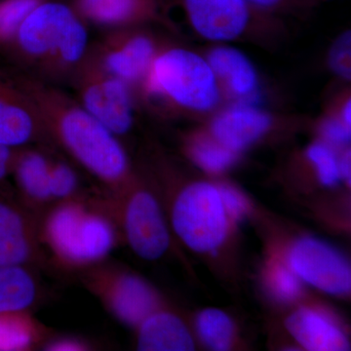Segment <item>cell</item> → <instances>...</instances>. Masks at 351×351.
Masks as SVG:
<instances>
[{"label":"cell","mask_w":351,"mask_h":351,"mask_svg":"<svg viewBox=\"0 0 351 351\" xmlns=\"http://www.w3.org/2000/svg\"><path fill=\"white\" fill-rule=\"evenodd\" d=\"M44 0H0V49H9L21 25Z\"/></svg>","instance_id":"cb8c5ba5"},{"label":"cell","mask_w":351,"mask_h":351,"mask_svg":"<svg viewBox=\"0 0 351 351\" xmlns=\"http://www.w3.org/2000/svg\"><path fill=\"white\" fill-rule=\"evenodd\" d=\"M191 29L213 43H230L262 25H271L274 14L265 12L246 0H182Z\"/></svg>","instance_id":"9c48e42d"},{"label":"cell","mask_w":351,"mask_h":351,"mask_svg":"<svg viewBox=\"0 0 351 351\" xmlns=\"http://www.w3.org/2000/svg\"><path fill=\"white\" fill-rule=\"evenodd\" d=\"M0 145L11 149L34 145L53 147L12 69H0Z\"/></svg>","instance_id":"4fadbf2b"},{"label":"cell","mask_w":351,"mask_h":351,"mask_svg":"<svg viewBox=\"0 0 351 351\" xmlns=\"http://www.w3.org/2000/svg\"><path fill=\"white\" fill-rule=\"evenodd\" d=\"M170 221L182 243L200 254L219 250L232 225L219 184L210 182H191L180 189L171 204Z\"/></svg>","instance_id":"8992f818"},{"label":"cell","mask_w":351,"mask_h":351,"mask_svg":"<svg viewBox=\"0 0 351 351\" xmlns=\"http://www.w3.org/2000/svg\"><path fill=\"white\" fill-rule=\"evenodd\" d=\"M31 101L51 145H57L114 195L135 177L120 138L85 110L73 95L19 69H12Z\"/></svg>","instance_id":"6da1fadb"},{"label":"cell","mask_w":351,"mask_h":351,"mask_svg":"<svg viewBox=\"0 0 351 351\" xmlns=\"http://www.w3.org/2000/svg\"><path fill=\"white\" fill-rule=\"evenodd\" d=\"M38 237L44 254L58 267L82 272L107 261L119 230L98 203L75 198L45 211L38 219Z\"/></svg>","instance_id":"3957f363"},{"label":"cell","mask_w":351,"mask_h":351,"mask_svg":"<svg viewBox=\"0 0 351 351\" xmlns=\"http://www.w3.org/2000/svg\"><path fill=\"white\" fill-rule=\"evenodd\" d=\"M40 338V329L27 311L0 313V351L29 350Z\"/></svg>","instance_id":"44dd1931"},{"label":"cell","mask_w":351,"mask_h":351,"mask_svg":"<svg viewBox=\"0 0 351 351\" xmlns=\"http://www.w3.org/2000/svg\"><path fill=\"white\" fill-rule=\"evenodd\" d=\"M96 202L110 215L138 257L154 262L169 250L170 232L160 202L135 177L119 193Z\"/></svg>","instance_id":"5b68a950"},{"label":"cell","mask_w":351,"mask_h":351,"mask_svg":"<svg viewBox=\"0 0 351 351\" xmlns=\"http://www.w3.org/2000/svg\"><path fill=\"white\" fill-rule=\"evenodd\" d=\"M318 1H319V0H318Z\"/></svg>","instance_id":"d590c367"},{"label":"cell","mask_w":351,"mask_h":351,"mask_svg":"<svg viewBox=\"0 0 351 351\" xmlns=\"http://www.w3.org/2000/svg\"><path fill=\"white\" fill-rule=\"evenodd\" d=\"M90 47L87 24L73 6L44 0L25 18L9 49L21 71L57 84L69 82Z\"/></svg>","instance_id":"7a4b0ae2"},{"label":"cell","mask_w":351,"mask_h":351,"mask_svg":"<svg viewBox=\"0 0 351 351\" xmlns=\"http://www.w3.org/2000/svg\"><path fill=\"white\" fill-rule=\"evenodd\" d=\"M286 263L301 280L322 292L335 295L350 294V263L323 240L314 237L295 240L289 249Z\"/></svg>","instance_id":"8fae6325"},{"label":"cell","mask_w":351,"mask_h":351,"mask_svg":"<svg viewBox=\"0 0 351 351\" xmlns=\"http://www.w3.org/2000/svg\"><path fill=\"white\" fill-rule=\"evenodd\" d=\"M44 350L50 351L86 350L88 346L80 339L64 338L50 341L45 346Z\"/></svg>","instance_id":"d6a6232c"},{"label":"cell","mask_w":351,"mask_h":351,"mask_svg":"<svg viewBox=\"0 0 351 351\" xmlns=\"http://www.w3.org/2000/svg\"><path fill=\"white\" fill-rule=\"evenodd\" d=\"M350 151L348 149L339 158V171L341 180H345L348 184H350Z\"/></svg>","instance_id":"836d02e7"},{"label":"cell","mask_w":351,"mask_h":351,"mask_svg":"<svg viewBox=\"0 0 351 351\" xmlns=\"http://www.w3.org/2000/svg\"><path fill=\"white\" fill-rule=\"evenodd\" d=\"M219 191L228 216L232 223H239L248 214L249 205L246 198L237 189L226 184H219Z\"/></svg>","instance_id":"4dcf8cb0"},{"label":"cell","mask_w":351,"mask_h":351,"mask_svg":"<svg viewBox=\"0 0 351 351\" xmlns=\"http://www.w3.org/2000/svg\"><path fill=\"white\" fill-rule=\"evenodd\" d=\"M38 294L32 267L0 265V313L27 311L38 301Z\"/></svg>","instance_id":"ffe728a7"},{"label":"cell","mask_w":351,"mask_h":351,"mask_svg":"<svg viewBox=\"0 0 351 351\" xmlns=\"http://www.w3.org/2000/svg\"><path fill=\"white\" fill-rule=\"evenodd\" d=\"M251 5L265 12L302 13L311 10L317 4L318 0H246Z\"/></svg>","instance_id":"f1b7e54d"},{"label":"cell","mask_w":351,"mask_h":351,"mask_svg":"<svg viewBox=\"0 0 351 351\" xmlns=\"http://www.w3.org/2000/svg\"><path fill=\"white\" fill-rule=\"evenodd\" d=\"M38 219L0 186V265L32 267L45 262Z\"/></svg>","instance_id":"7c38bea8"},{"label":"cell","mask_w":351,"mask_h":351,"mask_svg":"<svg viewBox=\"0 0 351 351\" xmlns=\"http://www.w3.org/2000/svg\"><path fill=\"white\" fill-rule=\"evenodd\" d=\"M86 24L107 29L141 27L162 21V0H73L71 4Z\"/></svg>","instance_id":"2e32d148"},{"label":"cell","mask_w":351,"mask_h":351,"mask_svg":"<svg viewBox=\"0 0 351 351\" xmlns=\"http://www.w3.org/2000/svg\"><path fill=\"white\" fill-rule=\"evenodd\" d=\"M34 145L16 149L11 177L17 188L18 197L36 215L56 204L51 181L49 147Z\"/></svg>","instance_id":"5bb4252c"},{"label":"cell","mask_w":351,"mask_h":351,"mask_svg":"<svg viewBox=\"0 0 351 351\" xmlns=\"http://www.w3.org/2000/svg\"><path fill=\"white\" fill-rule=\"evenodd\" d=\"M196 331L208 348L225 351L232 348L235 327L232 318L218 308L203 309L196 316Z\"/></svg>","instance_id":"7402d4cb"},{"label":"cell","mask_w":351,"mask_h":351,"mask_svg":"<svg viewBox=\"0 0 351 351\" xmlns=\"http://www.w3.org/2000/svg\"><path fill=\"white\" fill-rule=\"evenodd\" d=\"M269 284L271 292L281 301H294L301 295V279L287 263L276 262L270 267Z\"/></svg>","instance_id":"4316f807"},{"label":"cell","mask_w":351,"mask_h":351,"mask_svg":"<svg viewBox=\"0 0 351 351\" xmlns=\"http://www.w3.org/2000/svg\"><path fill=\"white\" fill-rule=\"evenodd\" d=\"M136 329L137 350L142 351L195 350V339L180 316L163 308L157 309Z\"/></svg>","instance_id":"d6986e66"},{"label":"cell","mask_w":351,"mask_h":351,"mask_svg":"<svg viewBox=\"0 0 351 351\" xmlns=\"http://www.w3.org/2000/svg\"><path fill=\"white\" fill-rule=\"evenodd\" d=\"M309 159L317 173L318 179L325 186H334L341 180L339 171V158L332 147L324 142L314 143L306 152Z\"/></svg>","instance_id":"484cf974"},{"label":"cell","mask_w":351,"mask_h":351,"mask_svg":"<svg viewBox=\"0 0 351 351\" xmlns=\"http://www.w3.org/2000/svg\"><path fill=\"white\" fill-rule=\"evenodd\" d=\"M274 119L253 103H235L212 120L210 136L239 154L257 143L271 128Z\"/></svg>","instance_id":"9a60e30c"},{"label":"cell","mask_w":351,"mask_h":351,"mask_svg":"<svg viewBox=\"0 0 351 351\" xmlns=\"http://www.w3.org/2000/svg\"><path fill=\"white\" fill-rule=\"evenodd\" d=\"M140 89L152 100L193 112H212L223 96L206 58L182 47L159 50Z\"/></svg>","instance_id":"277c9868"},{"label":"cell","mask_w":351,"mask_h":351,"mask_svg":"<svg viewBox=\"0 0 351 351\" xmlns=\"http://www.w3.org/2000/svg\"><path fill=\"white\" fill-rule=\"evenodd\" d=\"M341 119L346 124V125L351 127V101L350 99H348L346 101L343 107L341 108V114L339 115Z\"/></svg>","instance_id":"e575fe53"},{"label":"cell","mask_w":351,"mask_h":351,"mask_svg":"<svg viewBox=\"0 0 351 351\" xmlns=\"http://www.w3.org/2000/svg\"><path fill=\"white\" fill-rule=\"evenodd\" d=\"M286 329L304 350L346 351L350 341L345 332L330 316L313 307L302 306L285 321Z\"/></svg>","instance_id":"ac0fdd59"},{"label":"cell","mask_w":351,"mask_h":351,"mask_svg":"<svg viewBox=\"0 0 351 351\" xmlns=\"http://www.w3.org/2000/svg\"><path fill=\"white\" fill-rule=\"evenodd\" d=\"M188 154L198 167L210 174L225 172L239 156L210 135L193 138L188 145Z\"/></svg>","instance_id":"603a6c76"},{"label":"cell","mask_w":351,"mask_h":351,"mask_svg":"<svg viewBox=\"0 0 351 351\" xmlns=\"http://www.w3.org/2000/svg\"><path fill=\"white\" fill-rule=\"evenodd\" d=\"M141 27L108 29L90 50L108 73L123 80L132 89H140L157 53L156 41Z\"/></svg>","instance_id":"30bf717a"},{"label":"cell","mask_w":351,"mask_h":351,"mask_svg":"<svg viewBox=\"0 0 351 351\" xmlns=\"http://www.w3.org/2000/svg\"><path fill=\"white\" fill-rule=\"evenodd\" d=\"M15 152L16 149L0 145V186H4L8 177H11Z\"/></svg>","instance_id":"1f68e13d"},{"label":"cell","mask_w":351,"mask_h":351,"mask_svg":"<svg viewBox=\"0 0 351 351\" xmlns=\"http://www.w3.org/2000/svg\"><path fill=\"white\" fill-rule=\"evenodd\" d=\"M320 133L326 144L331 147H343L350 144L351 127L346 125L339 117H330L321 123Z\"/></svg>","instance_id":"f546056e"},{"label":"cell","mask_w":351,"mask_h":351,"mask_svg":"<svg viewBox=\"0 0 351 351\" xmlns=\"http://www.w3.org/2000/svg\"><path fill=\"white\" fill-rule=\"evenodd\" d=\"M75 98L85 110L119 138L135 123L133 89L108 73L89 52L69 80Z\"/></svg>","instance_id":"52a82bcc"},{"label":"cell","mask_w":351,"mask_h":351,"mask_svg":"<svg viewBox=\"0 0 351 351\" xmlns=\"http://www.w3.org/2000/svg\"><path fill=\"white\" fill-rule=\"evenodd\" d=\"M51 181L53 195L57 203L75 198H82L80 176L71 164L52 156Z\"/></svg>","instance_id":"d4e9b609"},{"label":"cell","mask_w":351,"mask_h":351,"mask_svg":"<svg viewBox=\"0 0 351 351\" xmlns=\"http://www.w3.org/2000/svg\"><path fill=\"white\" fill-rule=\"evenodd\" d=\"M80 279L113 317L128 327L137 328L161 308L160 295L151 284L113 263L105 261L82 270Z\"/></svg>","instance_id":"ba28073f"},{"label":"cell","mask_w":351,"mask_h":351,"mask_svg":"<svg viewBox=\"0 0 351 351\" xmlns=\"http://www.w3.org/2000/svg\"><path fill=\"white\" fill-rule=\"evenodd\" d=\"M206 60L218 80L221 92L237 103H253L260 80L257 69L242 51L232 46L218 45L207 53Z\"/></svg>","instance_id":"e0dca14e"},{"label":"cell","mask_w":351,"mask_h":351,"mask_svg":"<svg viewBox=\"0 0 351 351\" xmlns=\"http://www.w3.org/2000/svg\"><path fill=\"white\" fill-rule=\"evenodd\" d=\"M350 32H345L332 45L329 64L332 71L345 80H350Z\"/></svg>","instance_id":"83f0119b"}]
</instances>
